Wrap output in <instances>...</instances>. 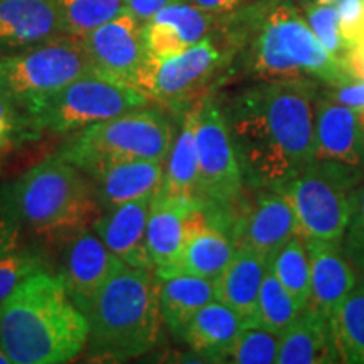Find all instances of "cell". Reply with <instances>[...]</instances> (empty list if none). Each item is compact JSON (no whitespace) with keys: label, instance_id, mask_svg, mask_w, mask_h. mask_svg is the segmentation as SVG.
<instances>
[{"label":"cell","instance_id":"1","mask_svg":"<svg viewBox=\"0 0 364 364\" xmlns=\"http://www.w3.org/2000/svg\"><path fill=\"white\" fill-rule=\"evenodd\" d=\"M311 80L263 81L233 98L225 113L245 184L280 191L312 161Z\"/></svg>","mask_w":364,"mask_h":364},{"label":"cell","instance_id":"2","mask_svg":"<svg viewBox=\"0 0 364 364\" xmlns=\"http://www.w3.org/2000/svg\"><path fill=\"white\" fill-rule=\"evenodd\" d=\"M88 321L59 275L41 270L0 302V346L12 364H63L88 343Z\"/></svg>","mask_w":364,"mask_h":364},{"label":"cell","instance_id":"3","mask_svg":"<svg viewBox=\"0 0 364 364\" xmlns=\"http://www.w3.org/2000/svg\"><path fill=\"white\" fill-rule=\"evenodd\" d=\"M91 359L129 361L152 351L162 332L156 273L120 262L83 309Z\"/></svg>","mask_w":364,"mask_h":364},{"label":"cell","instance_id":"4","mask_svg":"<svg viewBox=\"0 0 364 364\" xmlns=\"http://www.w3.org/2000/svg\"><path fill=\"white\" fill-rule=\"evenodd\" d=\"M9 199L14 218L48 240L71 238L98 215L93 186L78 167L59 156L26 172Z\"/></svg>","mask_w":364,"mask_h":364},{"label":"cell","instance_id":"5","mask_svg":"<svg viewBox=\"0 0 364 364\" xmlns=\"http://www.w3.org/2000/svg\"><path fill=\"white\" fill-rule=\"evenodd\" d=\"M172 147L169 120L156 110H139L86 127L58 154L88 174L124 161L166 162Z\"/></svg>","mask_w":364,"mask_h":364},{"label":"cell","instance_id":"6","mask_svg":"<svg viewBox=\"0 0 364 364\" xmlns=\"http://www.w3.org/2000/svg\"><path fill=\"white\" fill-rule=\"evenodd\" d=\"M149 97L97 70H91L61 90L27 103L38 129L51 132L83 130L98 122L145 108Z\"/></svg>","mask_w":364,"mask_h":364},{"label":"cell","instance_id":"7","mask_svg":"<svg viewBox=\"0 0 364 364\" xmlns=\"http://www.w3.org/2000/svg\"><path fill=\"white\" fill-rule=\"evenodd\" d=\"M91 70L95 66L83 39L63 34L0 59V93L27 105L61 90Z\"/></svg>","mask_w":364,"mask_h":364},{"label":"cell","instance_id":"8","mask_svg":"<svg viewBox=\"0 0 364 364\" xmlns=\"http://www.w3.org/2000/svg\"><path fill=\"white\" fill-rule=\"evenodd\" d=\"M354 182L317 164L309 166L280 191L292 203L299 236L343 243L351 221Z\"/></svg>","mask_w":364,"mask_h":364},{"label":"cell","instance_id":"9","mask_svg":"<svg viewBox=\"0 0 364 364\" xmlns=\"http://www.w3.org/2000/svg\"><path fill=\"white\" fill-rule=\"evenodd\" d=\"M196 145L199 199L206 206L231 211L243 193L245 181L225 113L213 100L198 102Z\"/></svg>","mask_w":364,"mask_h":364},{"label":"cell","instance_id":"10","mask_svg":"<svg viewBox=\"0 0 364 364\" xmlns=\"http://www.w3.org/2000/svg\"><path fill=\"white\" fill-rule=\"evenodd\" d=\"M81 39L95 70L140 91L150 59L144 38V22L125 9L115 19Z\"/></svg>","mask_w":364,"mask_h":364},{"label":"cell","instance_id":"11","mask_svg":"<svg viewBox=\"0 0 364 364\" xmlns=\"http://www.w3.org/2000/svg\"><path fill=\"white\" fill-rule=\"evenodd\" d=\"M311 162L339 172L354 184L364 179V130L354 108L318 100Z\"/></svg>","mask_w":364,"mask_h":364},{"label":"cell","instance_id":"12","mask_svg":"<svg viewBox=\"0 0 364 364\" xmlns=\"http://www.w3.org/2000/svg\"><path fill=\"white\" fill-rule=\"evenodd\" d=\"M221 61V53L213 41L204 38L172 58H150L140 83V91L150 100H161L171 107H177L208 85Z\"/></svg>","mask_w":364,"mask_h":364},{"label":"cell","instance_id":"13","mask_svg":"<svg viewBox=\"0 0 364 364\" xmlns=\"http://www.w3.org/2000/svg\"><path fill=\"white\" fill-rule=\"evenodd\" d=\"M299 235L297 216L290 199L275 189H260L257 199L233 215L230 238L235 248L262 255L268 263L289 240Z\"/></svg>","mask_w":364,"mask_h":364},{"label":"cell","instance_id":"14","mask_svg":"<svg viewBox=\"0 0 364 364\" xmlns=\"http://www.w3.org/2000/svg\"><path fill=\"white\" fill-rule=\"evenodd\" d=\"M282 48L306 75H311L329 86L354 81L343 63H339L314 34L307 21L289 0H280L272 9Z\"/></svg>","mask_w":364,"mask_h":364},{"label":"cell","instance_id":"15","mask_svg":"<svg viewBox=\"0 0 364 364\" xmlns=\"http://www.w3.org/2000/svg\"><path fill=\"white\" fill-rule=\"evenodd\" d=\"M120 262L105 247L95 231H88V228L71 236L65 250L59 277L81 312L105 282L110 279Z\"/></svg>","mask_w":364,"mask_h":364},{"label":"cell","instance_id":"16","mask_svg":"<svg viewBox=\"0 0 364 364\" xmlns=\"http://www.w3.org/2000/svg\"><path fill=\"white\" fill-rule=\"evenodd\" d=\"M152 199L118 204L93 223V231L118 260L154 272L147 248V220Z\"/></svg>","mask_w":364,"mask_h":364},{"label":"cell","instance_id":"17","mask_svg":"<svg viewBox=\"0 0 364 364\" xmlns=\"http://www.w3.org/2000/svg\"><path fill=\"white\" fill-rule=\"evenodd\" d=\"M311 262V299L307 306L332 317L358 284V272L339 243L306 238Z\"/></svg>","mask_w":364,"mask_h":364},{"label":"cell","instance_id":"18","mask_svg":"<svg viewBox=\"0 0 364 364\" xmlns=\"http://www.w3.org/2000/svg\"><path fill=\"white\" fill-rule=\"evenodd\" d=\"M213 14L193 2L171 4L144 22V38L150 58L166 59L184 53L191 46L208 38Z\"/></svg>","mask_w":364,"mask_h":364},{"label":"cell","instance_id":"19","mask_svg":"<svg viewBox=\"0 0 364 364\" xmlns=\"http://www.w3.org/2000/svg\"><path fill=\"white\" fill-rule=\"evenodd\" d=\"M65 34L56 0H0V48H33Z\"/></svg>","mask_w":364,"mask_h":364},{"label":"cell","instance_id":"20","mask_svg":"<svg viewBox=\"0 0 364 364\" xmlns=\"http://www.w3.org/2000/svg\"><path fill=\"white\" fill-rule=\"evenodd\" d=\"M166 164L161 161H124L88 172L97 181V194L103 206L152 199L162 188Z\"/></svg>","mask_w":364,"mask_h":364},{"label":"cell","instance_id":"21","mask_svg":"<svg viewBox=\"0 0 364 364\" xmlns=\"http://www.w3.org/2000/svg\"><path fill=\"white\" fill-rule=\"evenodd\" d=\"M270 267L272 263L262 255L236 248L233 258L216 279V300L233 309L247 327H258V297Z\"/></svg>","mask_w":364,"mask_h":364},{"label":"cell","instance_id":"22","mask_svg":"<svg viewBox=\"0 0 364 364\" xmlns=\"http://www.w3.org/2000/svg\"><path fill=\"white\" fill-rule=\"evenodd\" d=\"M156 277L164 324L182 339L196 314L216 300V280L181 270L156 273Z\"/></svg>","mask_w":364,"mask_h":364},{"label":"cell","instance_id":"23","mask_svg":"<svg viewBox=\"0 0 364 364\" xmlns=\"http://www.w3.org/2000/svg\"><path fill=\"white\" fill-rule=\"evenodd\" d=\"M279 364L339 363L331 318L316 309H302L292 326L280 338Z\"/></svg>","mask_w":364,"mask_h":364},{"label":"cell","instance_id":"24","mask_svg":"<svg viewBox=\"0 0 364 364\" xmlns=\"http://www.w3.org/2000/svg\"><path fill=\"white\" fill-rule=\"evenodd\" d=\"M193 204L156 194L150 201L147 220V248L154 273L174 272L179 267L184 220Z\"/></svg>","mask_w":364,"mask_h":364},{"label":"cell","instance_id":"25","mask_svg":"<svg viewBox=\"0 0 364 364\" xmlns=\"http://www.w3.org/2000/svg\"><path fill=\"white\" fill-rule=\"evenodd\" d=\"M196 122L198 103L186 112L181 132L167 156L162 188L157 194L188 203H201L199 199V162L196 145Z\"/></svg>","mask_w":364,"mask_h":364},{"label":"cell","instance_id":"26","mask_svg":"<svg viewBox=\"0 0 364 364\" xmlns=\"http://www.w3.org/2000/svg\"><path fill=\"white\" fill-rule=\"evenodd\" d=\"M245 327L243 318L233 309L213 300L193 317L182 339L199 356L223 361Z\"/></svg>","mask_w":364,"mask_h":364},{"label":"cell","instance_id":"27","mask_svg":"<svg viewBox=\"0 0 364 364\" xmlns=\"http://www.w3.org/2000/svg\"><path fill=\"white\" fill-rule=\"evenodd\" d=\"M250 66L257 80L262 81H282L306 78V73L287 56L279 39L275 19L272 11L267 12L258 27L250 53Z\"/></svg>","mask_w":364,"mask_h":364},{"label":"cell","instance_id":"28","mask_svg":"<svg viewBox=\"0 0 364 364\" xmlns=\"http://www.w3.org/2000/svg\"><path fill=\"white\" fill-rule=\"evenodd\" d=\"M339 363L364 364V277L331 317Z\"/></svg>","mask_w":364,"mask_h":364},{"label":"cell","instance_id":"29","mask_svg":"<svg viewBox=\"0 0 364 364\" xmlns=\"http://www.w3.org/2000/svg\"><path fill=\"white\" fill-rule=\"evenodd\" d=\"M272 270L300 311L306 309L311 299V262L302 236L295 235L280 248L273 258Z\"/></svg>","mask_w":364,"mask_h":364},{"label":"cell","instance_id":"30","mask_svg":"<svg viewBox=\"0 0 364 364\" xmlns=\"http://www.w3.org/2000/svg\"><path fill=\"white\" fill-rule=\"evenodd\" d=\"M65 34L85 38L115 19L127 9L125 0H56Z\"/></svg>","mask_w":364,"mask_h":364},{"label":"cell","instance_id":"31","mask_svg":"<svg viewBox=\"0 0 364 364\" xmlns=\"http://www.w3.org/2000/svg\"><path fill=\"white\" fill-rule=\"evenodd\" d=\"M299 314L300 309L295 304L292 295L284 289V285L280 284L270 267L262 282L260 297H258L257 326L282 338Z\"/></svg>","mask_w":364,"mask_h":364},{"label":"cell","instance_id":"32","mask_svg":"<svg viewBox=\"0 0 364 364\" xmlns=\"http://www.w3.org/2000/svg\"><path fill=\"white\" fill-rule=\"evenodd\" d=\"M280 336L262 327H245L228 354L226 361L236 364H272L279 356Z\"/></svg>","mask_w":364,"mask_h":364},{"label":"cell","instance_id":"33","mask_svg":"<svg viewBox=\"0 0 364 364\" xmlns=\"http://www.w3.org/2000/svg\"><path fill=\"white\" fill-rule=\"evenodd\" d=\"M306 21L327 51L344 65L346 56L351 51V46L346 43L343 34H341L336 4H332V6L311 4L306 7Z\"/></svg>","mask_w":364,"mask_h":364},{"label":"cell","instance_id":"34","mask_svg":"<svg viewBox=\"0 0 364 364\" xmlns=\"http://www.w3.org/2000/svg\"><path fill=\"white\" fill-rule=\"evenodd\" d=\"M41 270H46L44 263L34 253L14 252L0 258V302L12 294L17 285Z\"/></svg>","mask_w":364,"mask_h":364},{"label":"cell","instance_id":"35","mask_svg":"<svg viewBox=\"0 0 364 364\" xmlns=\"http://www.w3.org/2000/svg\"><path fill=\"white\" fill-rule=\"evenodd\" d=\"M341 247L356 272L364 277V188L354 198L351 221Z\"/></svg>","mask_w":364,"mask_h":364},{"label":"cell","instance_id":"36","mask_svg":"<svg viewBox=\"0 0 364 364\" xmlns=\"http://www.w3.org/2000/svg\"><path fill=\"white\" fill-rule=\"evenodd\" d=\"M339 29L351 48L364 43V0H338Z\"/></svg>","mask_w":364,"mask_h":364},{"label":"cell","instance_id":"37","mask_svg":"<svg viewBox=\"0 0 364 364\" xmlns=\"http://www.w3.org/2000/svg\"><path fill=\"white\" fill-rule=\"evenodd\" d=\"M326 98L349 108H361L364 107V80H354L346 85L331 86L326 91Z\"/></svg>","mask_w":364,"mask_h":364},{"label":"cell","instance_id":"38","mask_svg":"<svg viewBox=\"0 0 364 364\" xmlns=\"http://www.w3.org/2000/svg\"><path fill=\"white\" fill-rule=\"evenodd\" d=\"M19 225L9 209H0V258L14 253L19 247Z\"/></svg>","mask_w":364,"mask_h":364},{"label":"cell","instance_id":"39","mask_svg":"<svg viewBox=\"0 0 364 364\" xmlns=\"http://www.w3.org/2000/svg\"><path fill=\"white\" fill-rule=\"evenodd\" d=\"M181 2H191V0H125L127 11L134 14L140 22H147L164 7Z\"/></svg>","mask_w":364,"mask_h":364},{"label":"cell","instance_id":"40","mask_svg":"<svg viewBox=\"0 0 364 364\" xmlns=\"http://www.w3.org/2000/svg\"><path fill=\"white\" fill-rule=\"evenodd\" d=\"M191 2L204 12L213 14V16H223V14L238 11L248 0H191Z\"/></svg>","mask_w":364,"mask_h":364},{"label":"cell","instance_id":"41","mask_svg":"<svg viewBox=\"0 0 364 364\" xmlns=\"http://www.w3.org/2000/svg\"><path fill=\"white\" fill-rule=\"evenodd\" d=\"M16 113H14L12 100L0 93V145L7 140V136L14 130Z\"/></svg>","mask_w":364,"mask_h":364},{"label":"cell","instance_id":"42","mask_svg":"<svg viewBox=\"0 0 364 364\" xmlns=\"http://www.w3.org/2000/svg\"><path fill=\"white\" fill-rule=\"evenodd\" d=\"M344 66L353 80H364V43L351 48V51L346 56Z\"/></svg>","mask_w":364,"mask_h":364},{"label":"cell","instance_id":"43","mask_svg":"<svg viewBox=\"0 0 364 364\" xmlns=\"http://www.w3.org/2000/svg\"><path fill=\"white\" fill-rule=\"evenodd\" d=\"M0 364H12L11 358H9V354L4 351L2 346H0Z\"/></svg>","mask_w":364,"mask_h":364},{"label":"cell","instance_id":"44","mask_svg":"<svg viewBox=\"0 0 364 364\" xmlns=\"http://www.w3.org/2000/svg\"><path fill=\"white\" fill-rule=\"evenodd\" d=\"M354 110H356L359 125H361V129L364 130V107H361V108H354Z\"/></svg>","mask_w":364,"mask_h":364},{"label":"cell","instance_id":"45","mask_svg":"<svg viewBox=\"0 0 364 364\" xmlns=\"http://www.w3.org/2000/svg\"><path fill=\"white\" fill-rule=\"evenodd\" d=\"M338 0H312V4H316V6H332Z\"/></svg>","mask_w":364,"mask_h":364}]
</instances>
